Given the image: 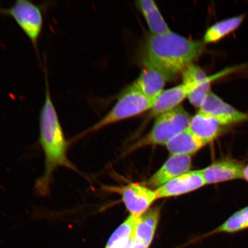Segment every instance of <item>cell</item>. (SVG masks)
<instances>
[{
    "label": "cell",
    "mask_w": 248,
    "mask_h": 248,
    "mask_svg": "<svg viewBox=\"0 0 248 248\" xmlns=\"http://www.w3.org/2000/svg\"><path fill=\"white\" fill-rule=\"evenodd\" d=\"M47 74L45 70V98L39 116V144L45 154V170L35 185L36 193L42 197L48 196L50 193L52 174L58 167H65L79 172L67 157L71 142L65 137L52 100Z\"/></svg>",
    "instance_id": "cell-1"
},
{
    "label": "cell",
    "mask_w": 248,
    "mask_h": 248,
    "mask_svg": "<svg viewBox=\"0 0 248 248\" xmlns=\"http://www.w3.org/2000/svg\"><path fill=\"white\" fill-rule=\"evenodd\" d=\"M204 49L203 42L188 39L170 31L149 36L145 42L144 56L172 78L193 64Z\"/></svg>",
    "instance_id": "cell-2"
},
{
    "label": "cell",
    "mask_w": 248,
    "mask_h": 248,
    "mask_svg": "<svg viewBox=\"0 0 248 248\" xmlns=\"http://www.w3.org/2000/svg\"><path fill=\"white\" fill-rule=\"evenodd\" d=\"M154 101L142 94L132 85L120 95L115 105L103 118L91 128L85 130L72 139L78 140L87 135L100 131L105 127L150 110Z\"/></svg>",
    "instance_id": "cell-3"
},
{
    "label": "cell",
    "mask_w": 248,
    "mask_h": 248,
    "mask_svg": "<svg viewBox=\"0 0 248 248\" xmlns=\"http://www.w3.org/2000/svg\"><path fill=\"white\" fill-rule=\"evenodd\" d=\"M191 117L182 107L156 117L151 131L132 147V150L149 145H166L185 129H187Z\"/></svg>",
    "instance_id": "cell-4"
},
{
    "label": "cell",
    "mask_w": 248,
    "mask_h": 248,
    "mask_svg": "<svg viewBox=\"0 0 248 248\" xmlns=\"http://www.w3.org/2000/svg\"><path fill=\"white\" fill-rule=\"evenodd\" d=\"M0 15L14 18L38 53V41L44 24L41 8L29 0H17L11 7H0Z\"/></svg>",
    "instance_id": "cell-5"
},
{
    "label": "cell",
    "mask_w": 248,
    "mask_h": 248,
    "mask_svg": "<svg viewBox=\"0 0 248 248\" xmlns=\"http://www.w3.org/2000/svg\"><path fill=\"white\" fill-rule=\"evenodd\" d=\"M122 195V198L130 215L136 217L141 216L150 209L157 200L155 190L146 186L132 183L120 187L111 188Z\"/></svg>",
    "instance_id": "cell-6"
},
{
    "label": "cell",
    "mask_w": 248,
    "mask_h": 248,
    "mask_svg": "<svg viewBox=\"0 0 248 248\" xmlns=\"http://www.w3.org/2000/svg\"><path fill=\"white\" fill-rule=\"evenodd\" d=\"M142 64L141 72L132 85L154 101L164 91L166 83L171 78L145 56L142 58Z\"/></svg>",
    "instance_id": "cell-7"
},
{
    "label": "cell",
    "mask_w": 248,
    "mask_h": 248,
    "mask_svg": "<svg viewBox=\"0 0 248 248\" xmlns=\"http://www.w3.org/2000/svg\"><path fill=\"white\" fill-rule=\"evenodd\" d=\"M206 185L202 172L190 170L155 189L157 199L178 197L197 190Z\"/></svg>",
    "instance_id": "cell-8"
},
{
    "label": "cell",
    "mask_w": 248,
    "mask_h": 248,
    "mask_svg": "<svg viewBox=\"0 0 248 248\" xmlns=\"http://www.w3.org/2000/svg\"><path fill=\"white\" fill-rule=\"evenodd\" d=\"M191 165V156L171 155L161 168L148 179L146 186L157 189L171 180L190 171Z\"/></svg>",
    "instance_id": "cell-9"
},
{
    "label": "cell",
    "mask_w": 248,
    "mask_h": 248,
    "mask_svg": "<svg viewBox=\"0 0 248 248\" xmlns=\"http://www.w3.org/2000/svg\"><path fill=\"white\" fill-rule=\"evenodd\" d=\"M202 113L215 117L225 125L248 121V114L241 112L210 92L200 108Z\"/></svg>",
    "instance_id": "cell-10"
},
{
    "label": "cell",
    "mask_w": 248,
    "mask_h": 248,
    "mask_svg": "<svg viewBox=\"0 0 248 248\" xmlns=\"http://www.w3.org/2000/svg\"><path fill=\"white\" fill-rule=\"evenodd\" d=\"M160 217V207L149 209L138 218L132 238V248H149Z\"/></svg>",
    "instance_id": "cell-11"
},
{
    "label": "cell",
    "mask_w": 248,
    "mask_h": 248,
    "mask_svg": "<svg viewBox=\"0 0 248 248\" xmlns=\"http://www.w3.org/2000/svg\"><path fill=\"white\" fill-rule=\"evenodd\" d=\"M192 90L184 83L164 90L155 99L153 107L149 113V117H157L178 108L183 101L188 97Z\"/></svg>",
    "instance_id": "cell-12"
},
{
    "label": "cell",
    "mask_w": 248,
    "mask_h": 248,
    "mask_svg": "<svg viewBox=\"0 0 248 248\" xmlns=\"http://www.w3.org/2000/svg\"><path fill=\"white\" fill-rule=\"evenodd\" d=\"M244 170L239 163L225 160L215 162L201 170L206 184H215L244 178Z\"/></svg>",
    "instance_id": "cell-13"
},
{
    "label": "cell",
    "mask_w": 248,
    "mask_h": 248,
    "mask_svg": "<svg viewBox=\"0 0 248 248\" xmlns=\"http://www.w3.org/2000/svg\"><path fill=\"white\" fill-rule=\"evenodd\" d=\"M225 126L216 117L198 111L191 118L188 128L207 144L221 134Z\"/></svg>",
    "instance_id": "cell-14"
},
{
    "label": "cell",
    "mask_w": 248,
    "mask_h": 248,
    "mask_svg": "<svg viewBox=\"0 0 248 248\" xmlns=\"http://www.w3.org/2000/svg\"><path fill=\"white\" fill-rule=\"evenodd\" d=\"M206 144L188 128L179 133L165 145L170 155H191Z\"/></svg>",
    "instance_id": "cell-15"
},
{
    "label": "cell",
    "mask_w": 248,
    "mask_h": 248,
    "mask_svg": "<svg viewBox=\"0 0 248 248\" xmlns=\"http://www.w3.org/2000/svg\"><path fill=\"white\" fill-rule=\"evenodd\" d=\"M136 5L143 15L152 35H162L171 31L153 0H140L136 2Z\"/></svg>",
    "instance_id": "cell-16"
},
{
    "label": "cell",
    "mask_w": 248,
    "mask_h": 248,
    "mask_svg": "<svg viewBox=\"0 0 248 248\" xmlns=\"http://www.w3.org/2000/svg\"><path fill=\"white\" fill-rule=\"evenodd\" d=\"M243 15L228 18L217 23L207 29L203 38L204 44L219 41L236 30L244 20Z\"/></svg>",
    "instance_id": "cell-17"
},
{
    "label": "cell",
    "mask_w": 248,
    "mask_h": 248,
    "mask_svg": "<svg viewBox=\"0 0 248 248\" xmlns=\"http://www.w3.org/2000/svg\"><path fill=\"white\" fill-rule=\"evenodd\" d=\"M139 218L131 215L127 217L111 234L105 248H116L131 239Z\"/></svg>",
    "instance_id": "cell-18"
},
{
    "label": "cell",
    "mask_w": 248,
    "mask_h": 248,
    "mask_svg": "<svg viewBox=\"0 0 248 248\" xmlns=\"http://www.w3.org/2000/svg\"><path fill=\"white\" fill-rule=\"evenodd\" d=\"M238 68L231 67L226 69L224 70L220 71L219 73L214 74V75L209 76L208 79L206 81L202 83L195 88L188 96L189 101L192 105L197 108H200L202 105L204 100H206L207 95L210 93L211 83L214 80L224 77L231 73L234 72Z\"/></svg>",
    "instance_id": "cell-19"
},
{
    "label": "cell",
    "mask_w": 248,
    "mask_h": 248,
    "mask_svg": "<svg viewBox=\"0 0 248 248\" xmlns=\"http://www.w3.org/2000/svg\"><path fill=\"white\" fill-rule=\"evenodd\" d=\"M182 73V83L188 86L192 91L198 86L206 81L209 77L201 67L194 64L188 66Z\"/></svg>",
    "instance_id": "cell-20"
},
{
    "label": "cell",
    "mask_w": 248,
    "mask_h": 248,
    "mask_svg": "<svg viewBox=\"0 0 248 248\" xmlns=\"http://www.w3.org/2000/svg\"><path fill=\"white\" fill-rule=\"evenodd\" d=\"M232 216L240 231L248 228V206L235 213Z\"/></svg>",
    "instance_id": "cell-21"
},
{
    "label": "cell",
    "mask_w": 248,
    "mask_h": 248,
    "mask_svg": "<svg viewBox=\"0 0 248 248\" xmlns=\"http://www.w3.org/2000/svg\"><path fill=\"white\" fill-rule=\"evenodd\" d=\"M116 248H132V238Z\"/></svg>",
    "instance_id": "cell-22"
},
{
    "label": "cell",
    "mask_w": 248,
    "mask_h": 248,
    "mask_svg": "<svg viewBox=\"0 0 248 248\" xmlns=\"http://www.w3.org/2000/svg\"><path fill=\"white\" fill-rule=\"evenodd\" d=\"M244 178L248 181V165L244 170Z\"/></svg>",
    "instance_id": "cell-23"
}]
</instances>
